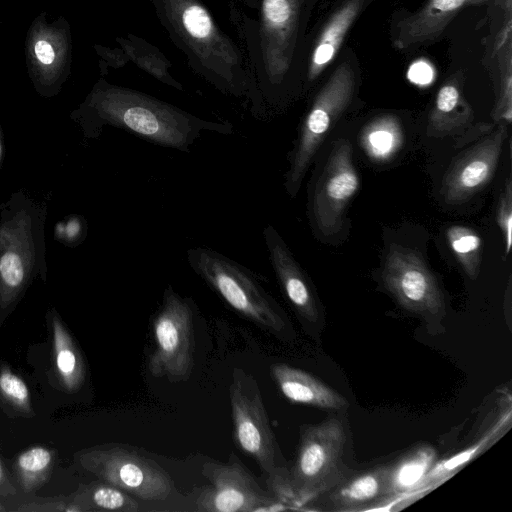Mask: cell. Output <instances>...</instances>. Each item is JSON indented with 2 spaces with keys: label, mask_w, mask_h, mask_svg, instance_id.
I'll list each match as a JSON object with an SVG mask.
<instances>
[{
  "label": "cell",
  "mask_w": 512,
  "mask_h": 512,
  "mask_svg": "<svg viewBox=\"0 0 512 512\" xmlns=\"http://www.w3.org/2000/svg\"><path fill=\"white\" fill-rule=\"evenodd\" d=\"M85 139H96L111 126L152 144L189 152L204 131L229 135V122L209 121L145 93L98 81L71 112Z\"/></svg>",
  "instance_id": "6da1fadb"
},
{
  "label": "cell",
  "mask_w": 512,
  "mask_h": 512,
  "mask_svg": "<svg viewBox=\"0 0 512 512\" xmlns=\"http://www.w3.org/2000/svg\"><path fill=\"white\" fill-rule=\"evenodd\" d=\"M47 204L20 189L0 204V324L33 280L47 278Z\"/></svg>",
  "instance_id": "7a4b0ae2"
},
{
  "label": "cell",
  "mask_w": 512,
  "mask_h": 512,
  "mask_svg": "<svg viewBox=\"0 0 512 512\" xmlns=\"http://www.w3.org/2000/svg\"><path fill=\"white\" fill-rule=\"evenodd\" d=\"M186 254L191 269L237 314L278 338L289 336L282 308L248 268L207 247Z\"/></svg>",
  "instance_id": "3957f363"
},
{
  "label": "cell",
  "mask_w": 512,
  "mask_h": 512,
  "mask_svg": "<svg viewBox=\"0 0 512 512\" xmlns=\"http://www.w3.org/2000/svg\"><path fill=\"white\" fill-rule=\"evenodd\" d=\"M229 400L235 445L261 467L274 495L282 503H288V469L271 428L259 385L252 374L240 367L232 371Z\"/></svg>",
  "instance_id": "277c9868"
},
{
  "label": "cell",
  "mask_w": 512,
  "mask_h": 512,
  "mask_svg": "<svg viewBox=\"0 0 512 512\" xmlns=\"http://www.w3.org/2000/svg\"><path fill=\"white\" fill-rule=\"evenodd\" d=\"M345 441L344 426L336 418L301 427L296 458L288 470V504L305 506L345 479Z\"/></svg>",
  "instance_id": "5b68a950"
},
{
  "label": "cell",
  "mask_w": 512,
  "mask_h": 512,
  "mask_svg": "<svg viewBox=\"0 0 512 512\" xmlns=\"http://www.w3.org/2000/svg\"><path fill=\"white\" fill-rule=\"evenodd\" d=\"M355 74L348 63H341L315 97L305 115L288 160L284 176L286 193L294 198L306 172L331 127L352 100Z\"/></svg>",
  "instance_id": "8992f818"
},
{
  "label": "cell",
  "mask_w": 512,
  "mask_h": 512,
  "mask_svg": "<svg viewBox=\"0 0 512 512\" xmlns=\"http://www.w3.org/2000/svg\"><path fill=\"white\" fill-rule=\"evenodd\" d=\"M74 460L100 481L142 500H164L174 488L173 479L162 466L128 445L85 448L74 454Z\"/></svg>",
  "instance_id": "52a82bcc"
},
{
  "label": "cell",
  "mask_w": 512,
  "mask_h": 512,
  "mask_svg": "<svg viewBox=\"0 0 512 512\" xmlns=\"http://www.w3.org/2000/svg\"><path fill=\"white\" fill-rule=\"evenodd\" d=\"M174 31L209 71L221 79L225 89L236 95L246 90L236 74L239 54L215 25L198 0H161Z\"/></svg>",
  "instance_id": "ba28073f"
},
{
  "label": "cell",
  "mask_w": 512,
  "mask_h": 512,
  "mask_svg": "<svg viewBox=\"0 0 512 512\" xmlns=\"http://www.w3.org/2000/svg\"><path fill=\"white\" fill-rule=\"evenodd\" d=\"M194 304L171 285L163 292L161 305L153 318L154 348L148 370L153 377L170 382L187 381L194 367Z\"/></svg>",
  "instance_id": "9c48e42d"
},
{
  "label": "cell",
  "mask_w": 512,
  "mask_h": 512,
  "mask_svg": "<svg viewBox=\"0 0 512 512\" xmlns=\"http://www.w3.org/2000/svg\"><path fill=\"white\" fill-rule=\"evenodd\" d=\"M209 484L196 500L202 512H256L282 510V502L264 490L256 478L232 452L227 462L209 460L201 470Z\"/></svg>",
  "instance_id": "30bf717a"
},
{
  "label": "cell",
  "mask_w": 512,
  "mask_h": 512,
  "mask_svg": "<svg viewBox=\"0 0 512 512\" xmlns=\"http://www.w3.org/2000/svg\"><path fill=\"white\" fill-rule=\"evenodd\" d=\"M28 75L42 97L57 95L71 73L72 40L66 18L43 12L31 23L25 40Z\"/></svg>",
  "instance_id": "8fae6325"
},
{
  "label": "cell",
  "mask_w": 512,
  "mask_h": 512,
  "mask_svg": "<svg viewBox=\"0 0 512 512\" xmlns=\"http://www.w3.org/2000/svg\"><path fill=\"white\" fill-rule=\"evenodd\" d=\"M381 277L386 289L406 310L425 317L444 313L443 293L434 275L413 250L392 244Z\"/></svg>",
  "instance_id": "7c38bea8"
},
{
  "label": "cell",
  "mask_w": 512,
  "mask_h": 512,
  "mask_svg": "<svg viewBox=\"0 0 512 512\" xmlns=\"http://www.w3.org/2000/svg\"><path fill=\"white\" fill-rule=\"evenodd\" d=\"M359 187L351 144L340 139L333 144L313 193V219L323 236L330 237L341 229L346 207Z\"/></svg>",
  "instance_id": "4fadbf2b"
},
{
  "label": "cell",
  "mask_w": 512,
  "mask_h": 512,
  "mask_svg": "<svg viewBox=\"0 0 512 512\" xmlns=\"http://www.w3.org/2000/svg\"><path fill=\"white\" fill-rule=\"evenodd\" d=\"M507 126L499 123L488 136L453 159L441 186V194L447 203H463L490 182L508 136Z\"/></svg>",
  "instance_id": "5bb4252c"
},
{
  "label": "cell",
  "mask_w": 512,
  "mask_h": 512,
  "mask_svg": "<svg viewBox=\"0 0 512 512\" xmlns=\"http://www.w3.org/2000/svg\"><path fill=\"white\" fill-rule=\"evenodd\" d=\"M302 0H263L261 51L272 85L280 84L289 70L296 42Z\"/></svg>",
  "instance_id": "9a60e30c"
},
{
  "label": "cell",
  "mask_w": 512,
  "mask_h": 512,
  "mask_svg": "<svg viewBox=\"0 0 512 512\" xmlns=\"http://www.w3.org/2000/svg\"><path fill=\"white\" fill-rule=\"evenodd\" d=\"M262 235L283 296L301 320L307 323L317 322L320 307L308 275L272 225L265 226Z\"/></svg>",
  "instance_id": "2e32d148"
},
{
  "label": "cell",
  "mask_w": 512,
  "mask_h": 512,
  "mask_svg": "<svg viewBox=\"0 0 512 512\" xmlns=\"http://www.w3.org/2000/svg\"><path fill=\"white\" fill-rule=\"evenodd\" d=\"M489 0H428L416 13L398 24L397 46L405 48L430 42L445 30L448 24L465 7L479 5Z\"/></svg>",
  "instance_id": "e0dca14e"
},
{
  "label": "cell",
  "mask_w": 512,
  "mask_h": 512,
  "mask_svg": "<svg viewBox=\"0 0 512 512\" xmlns=\"http://www.w3.org/2000/svg\"><path fill=\"white\" fill-rule=\"evenodd\" d=\"M270 373L283 396L292 403L332 410L348 407L344 396L304 370L274 363Z\"/></svg>",
  "instance_id": "ac0fdd59"
},
{
  "label": "cell",
  "mask_w": 512,
  "mask_h": 512,
  "mask_svg": "<svg viewBox=\"0 0 512 512\" xmlns=\"http://www.w3.org/2000/svg\"><path fill=\"white\" fill-rule=\"evenodd\" d=\"M463 73L453 74L440 87L428 117L431 137L452 135L473 120V111L463 96Z\"/></svg>",
  "instance_id": "d6986e66"
},
{
  "label": "cell",
  "mask_w": 512,
  "mask_h": 512,
  "mask_svg": "<svg viewBox=\"0 0 512 512\" xmlns=\"http://www.w3.org/2000/svg\"><path fill=\"white\" fill-rule=\"evenodd\" d=\"M47 316L56 376L66 391L75 392L85 381L86 366L83 356L57 311L51 309Z\"/></svg>",
  "instance_id": "ffe728a7"
},
{
  "label": "cell",
  "mask_w": 512,
  "mask_h": 512,
  "mask_svg": "<svg viewBox=\"0 0 512 512\" xmlns=\"http://www.w3.org/2000/svg\"><path fill=\"white\" fill-rule=\"evenodd\" d=\"M363 3L364 0H348L332 14L322 29L311 55L308 68L310 81L315 80L332 63Z\"/></svg>",
  "instance_id": "44dd1931"
},
{
  "label": "cell",
  "mask_w": 512,
  "mask_h": 512,
  "mask_svg": "<svg viewBox=\"0 0 512 512\" xmlns=\"http://www.w3.org/2000/svg\"><path fill=\"white\" fill-rule=\"evenodd\" d=\"M389 465L373 468L343 480L330 490L329 503L333 510L357 511L380 496H386Z\"/></svg>",
  "instance_id": "7402d4cb"
},
{
  "label": "cell",
  "mask_w": 512,
  "mask_h": 512,
  "mask_svg": "<svg viewBox=\"0 0 512 512\" xmlns=\"http://www.w3.org/2000/svg\"><path fill=\"white\" fill-rule=\"evenodd\" d=\"M436 457L432 446L422 444L389 465L386 496L411 492L421 487L432 470Z\"/></svg>",
  "instance_id": "603a6c76"
},
{
  "label": "cell",
  "mask_w": 512,
  "mask_h": 512,
  "mask_svg": "<svg viewBox=\"0 0 512 512\" xmlns=\"http://www.w3.org/2000/svg\"><path fill=\"white\" fill-rule=\"evenodd\" d=\"M66 510L136 512L139 504L129 493L100 481L80 486L69 498Z\"/></svg>",
  "instance_id": "cb8c5ba5"
},
{
  "label": "cell",
  "mask_w": 512,
  "mask_h": 512,
  "mask_svg": "<svg viewBox=\"0 0 512 512\" xmlns=\"http://www.w3.org/2000/svg\"><path fill=\"white\" fill-rule=\"evenodd\" d=\"M361 140L370 157L384 160L400 146V125L393 116L380 117L365 127Z\"/></svg>",
  "instance_id": "d4e9b609"
},
{
  "label": "cell",
  "mask_w": 512,
  "mask_h": 512,
  "mask_svg": "<svg viewBox=\"0 0 512 512\" xmlns=\"http://www.w3.org/2000/svg\"><path fill=\"white\" fill-rule=\"evenodd\" d=\"M53 452L43 446L23 451L15 462L19 484L25 492H32L42 486L51 472Z\"/></svg>",
  "instance_id": "484cf974"
},
{
  "label": "cell",
  "mask_w": 512,
  "mask_h": 512,
  "mask_svg": "<svg viewBox=\"0 0 512 512\" xmlns=\"http://www.w3.org/2000/svg\"><path fill=\"white\" fill-rule=\"evenodd\" d=\"M446 238L465 273L471 279H475L481 263L480 236L469 227L453 225L446 230Z\"/></svg>",
  "instance_id": "4316f807"
},
{
  "label": "cell",
  "mask_w": 512,
  "mask_h": 512,
  "mask_svg": "<svg viewBox=\"0 0 512 512\" xmlns=\"http://www.w3.org/2000/svg\"><path fill=\"white\" fill-rule=\"evenodd\" d=\"M500 57L501 67L500 82L497 92L493 120L495 122L509 125L512 118V60L511 45H502L495 49Z\"/></svg>",
  "instance_id": "83f0119b"
},
{
  "label": "cell",
  "mask_w": 512,
  "mask_h": 512,
  "mask_svg": "<svg viewBox=\"0 0 512 512\" xmlns=\"http://www.w3.org/2000/svg\"><path fill=\"white\" fill-rule=\"evenodd\" d=\"M0 397L14 409L32 414L30 391L26 383L9 367L0 369Z\"/></svg>",
  "instance_id": "f1b7e54d"
},
{
  "label": "cell",
  "mask_w": 512,
  "mask_h": 512,
  "mask_svg": "<svg viewBox=\"0 0 512 512\" xmlns=\"http://www.w3.org/2000/svg\"><path fill=\"white\" fill-rule=\"evenodd\" d=\"M496 222L503 237L505 255H508L512 246V181L510 177L506 179L498 201Z\"/></svg>",
  "instance_id": "f546056e"
},
{
  "label": "cell",
  "mask_w": 512,
  "mask_h": 512,
  "mask_svg": "<svg viewBox=\"0 0 512 512\" xmlns=\"http://www.w3.org/2000/svg\"><path fill=\"white\" fill-rule=\"evenodd\" d=\"M87 235V224L83 217L73 215L55 226V239L74 247L83 242Z\"/></svg>",
  "instance_id": "4dcf8cb0"
},
{
  "label": "cell",
  "mask_w": 512,
  "mask_h": 512,
  "mask_svg": "<svg viewBox=\"0 0 512 512\" xmlns=\"http://www.w3.org/2000/svg\"><path fill=\"white\" fill-rule=\"evenodd\" d=\"M497 4L505 9L508 15L511 16L512 11V0H496Z\"/></svg>",
  "instance_id": "1f68e13d"
},
{
  "label": "cell",
  "mask_w": 512,
  "mask_h": 512,
  "mask_svg": "<svg viewBox=\"0 0 512 512\" xmlns=\"http://www.w3.org/2000/svg\"><path fill=\"white\" fill-rule=\"evenodd\" d=\"M3 149H4V146H3V133H2L1 125H0V166H1L2 157H3Z\"/></svg>",
  "instance_id": "d6a6232c"
}]
</instances>
